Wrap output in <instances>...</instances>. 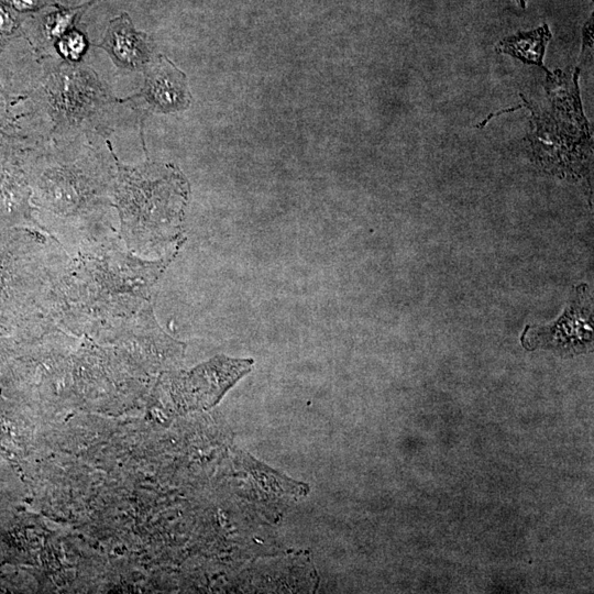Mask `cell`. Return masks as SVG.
Returning <instances> with one entry per match:
<instances>
[{
  "label": "cell",
  "instance_id": "obj_6",
  "mask_svg": "<svg viewBox=\"0 0 594 594\" xmlns=\"http://www.w3.org/2000/svg\"><path fill=\"white\" fill-rule=\"evenodd\" d=\"M12 228L46 233L35 218L24 158L7 155L0 156V230Z\"/></svg>",
  "mask_w": 594,
  "mask_h": 594
},
{
  "label": "cell",
  "instance_id": "obj_12",
  "mask_svg": "<svg viewBox=\"0 0 594 594\" xmlns=\"http://www.w3.org/2000/svg\"><path fill=\"white\" fill-rule=\"evenodd\" d=\"M89 4L73 10L62 9L51 14L45 23L46 33L50 38H59L67 33L74 21L80 15L81 10L86 9Z\"/></svg>",
  "mask_w": 594,
  "mask_h": 594
},
{
  "label": "cell",
  "instance_id": "obj_13",
  "mask_svg": "<svg viewBox=\"0 0 594 594\" xmlns=\"http://www.w3.org/2000/svg\"><path fill=\"white\" fill-rule=\"evenodd\" d=\"M18 26L19 22L15 15L7 4L0 2V32L9 36L16 31Z\"/></svg>",
  "mask_w": 594,
  "mask_h": 594
},
{
  "label": "cell",
  "instance_id": "obj_8",
  "mask_svg": "<svg viewBox=\"0 0 594 594\" xmlns=\"http://www.w3.org/2000/svg\"><path fill=\"white\" fill-rule=\"evenodd\" d=\"M121 68L142 70L151 61L152 44L147 35L139 32L125 13L112 20L98 44Z\"/></svg>",
  "mask_w": 594,
  "mask_h": 594
},
{
  "label": "cell",
  "instance_id": "obj_10",
  "mask_svg": "<svg viewBox=\"0 0 594 594\" xmlns=\"http://www.w3.org/2000/svg\"><path fill=\"white\" fill-rule=\"evenodd\" d=\"M551 38V32L547 24L529 32H518L502 40L496 51L509 54L525 64L537 65L544 70L543 56L546 46Z\"/></svg>",
  "mask_w": 594,
  "mask_h": 594
},
{
  "label": "cell",
  "instance_id": "obj_16",
  "mask_svg": "<svg viewBox=\"0 0 594 594\" xmlns=\"http://www.w3.org/2000/svg\"><path fill=\"white\" fill-rule=\"evenodd\" d=\"M519 2V4L524 8L525 7V3H526V0H517Z\"/></svg>",
  "mask_w": 594,
  "mask_h": 594
},
{
  "label": "cell",
  "instance_id": "obj_3",
  "mask_svg": "<svg viewBox=\"0 0 594 594\" xmlns=\"http://www.w3.org/2000/svg\"><path fill=\"white\" fill-rule=\"evenodd\" d=\"M116 166L113 205L119 216V237L124 246L143 258L177 252L183 235L188 186L173 166L121 163Z\"/></svg>",
  "mask_w": 594,
  "mask_h": 594
},
{
  "label": "cell",
  "instance_id": "obj_5",
  "mask_svg": "<svg viewBox=\"0 0 594 594\" xmlns=\"http://www.w3.org/2000/svg\"><path fill=\"white\" fill-rule=\"evenodd\" d=\"M44 89L57 134L99 130L101 117L111 105L95 72L76 63L66 62L47 74Z\"/></svg>",
  "mask_w": 594,
  "mask_h": 594
},
{
  "label": "cell",
  "instance_id": "obj_4",
  "mask_svg": "<svg viewBox=\"0 0 594 594\" xmlns=\"http://www.w3.org/2000/svg\"><path fill=\"white\" fill-rule=\"evenodd\" d=\"M68 257L63 245L43 231L0 230V337L52 323L47 299Z\"/></svg>",
  "mask_w": 594,
  "mask_h": 594
},
{
  "label": "cell",
  "instance_id": "obj_9",
  "mask_svg": "<svg viewBox=\"0 0 594 594\" xmlns=\"http://www.w3.org/2000/svg\"><path fill=\"white\" fill-rule=\"evenodd\" d=\"M132 98H143L152 110L162 112L179 110L188 102L183 75L162 57L147 69L143 89Z\"/></svg>",
  "mask_w": 594,
  "mask_h": 594
},
{
  "label": "cell",
  "instance_id": "obj_15",
  "mask_svg": "<svg viewBox=\"0 0 594 594\" xmlns=\"http://www.w3.org/2000/svg\"><path fill=\"white\" fill-rule=\"evenodd\" d=\"M7 41H8V36L0 32V53L3 50V47L6 46Z\"/></svg>",
  "mask_w": 594,
  "mask_h": 594
},
{
  "label": "cell",
  "instance_id": "obj_2",
  "mask_svg": "<svg viewBox=\"0 0 594 594\" xmlns=\"http://www.w3.org/2000/svg\"><path fill=\"white\" fill-rule=\"evenodd\" d=\"M81 140L47 142L24 158L36 220L68 254L119 235L112 209L116 166Z\"/></svg>",
  "mask_w": 594,
  "mask_h": 594
},
{
  "label": "cell",
  "instance_id": "obj_11",
  "mask_svg": "<svg viewBox=\"0 0 594 594\" xmlns=\"http://www.w3.org/2000/svg\"><path fill=\"white\" fill-rule=\"evenodd\" d=\"M56 50L68 63H78L88 50V41L84 33L69 30L56 42Z\"/></svg>",
  "mask_w": 594,
  "mask_h": 594
},
{
  "label": "cell",
  "instance_id": "obj_7",
  "mask_svg": "<svg viewBox=\"0 0 594 594\" xmlns=\"http://www.w3.org/2000/svg\"><path fill=\"white\" fill-rule=\"evenodd\" d=\"M592 309L579 299L553 324L541 328L527 326L521 341L529 349L547 346L579 350L592 342Z\"/></svg>",
  "mask_w": 594,
  "mask_h": 594
},
{
  "label": "cell",
  "instance_id": "obj_14",
  "mask_svg": "<svg viewBox=\"0 0 594 594\" xmlns=\"http://www.w3.org/2000/svg\"><path fill=\"white\" fill-rule=\"evenodd\" d=\"M1 2L22 12L38 8L42 0H1Z\"/></svg>",
  "mask_w": 594,
  "mask_h": 594
},
{
  "label": "cell",
  "instance_id": "obj_1",
  "mask_svg": "<svg viewBox=\"0 0 594 594\" xmlns=\"http://www.w3.org/2000/svg\"><path fill=\"white\" fill-rule=\"evenodd\" d=\"M176 253L143 258L117 235L69 254L48 295L50 321L75 336L118 338L153 310L154 288Z\"/></svg>",
  "mask_w": 594,
  "mask_h": 594
}]
</instances>
